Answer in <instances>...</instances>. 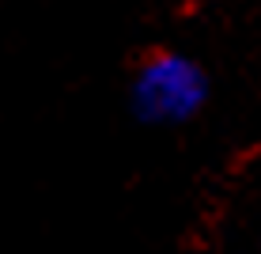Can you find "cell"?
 Wrapping results in <instances>:
<instances>
[{
  "label": "cell",
  "mask_w": 261,
  "mask_h": 254,
  "mask_svg": "<svg viewBox=\"0 0 261 254\" xmlns=\"http://www.w3.org/2000/svg\"><path fill=\"white\" fill-rule=\"evenodd\" d=\"M204 99H208V80L197 68V61L182 53L148 57L133 80V110L155 125H178L193 118Z\"/></svg>",
  "instance_id": "1"
}]
</instances>
